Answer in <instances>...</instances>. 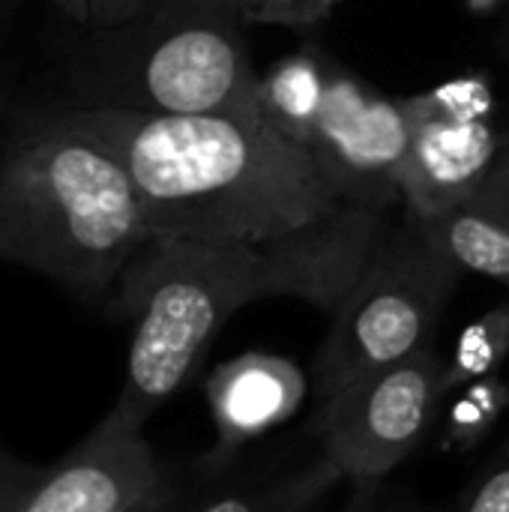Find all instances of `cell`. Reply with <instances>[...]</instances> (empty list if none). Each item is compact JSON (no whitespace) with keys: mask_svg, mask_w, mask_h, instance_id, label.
Listing matches in <instances>:
<instances>
[{"mask_svg":"<svg viewBox=\"0 0 509 512\" xmlns=\"http://www.w3.org/2000/svg\"><path fill=\"white\" fill-rule=\"evenodd\" d=\"M384 234V213L354 207L282 240H147L111 291L114 315L132 321L126 375L111 408L147 426L186 387L231 315L255 300L297 297L333 315Z\"/></svg>","mask_w":509,"mask_h":512,"instance_id":"6da1fadb","label":"cell"},{"mask_svg":"<svg viewBox=\"0 0 509 512\" xmlns=\"http://www.w3.org/2000/svg\"><path fill=\"white\" fill-rule=\"evenodd\" d=\"M57 111L123 162L153 237L261 243L354 210L306 144L258 120L72 102Z\"/></svg>","mask_w":509,"mask_h":512,"instance_id":"7a4b0ae2","label":"cell"},{"mask_svg":"<svg viewBox=\"0 0 509 512\" xmlns=\"http://www.w3.org/2000/svg\"><path fill=\"white\" fill-rule=\"evenodd\" d=\"M147 240L141 195L105 144L57 105L15 120L0 150V261L99 303Z\"/></svg>","mask_w":509,"mask_h":512,"instance_id":"3957f363","label":"cell"},{"mask_svg":"<svg viewBox=\"0 0 509 512\" xmlns=\"http://www.w3.org/2000/svg\"><path fill=\"white\" fill-rule=\"evenodd\" d=\"M243 21V0H153L120 24H87L66 102L264 123Z\"/></svg>","mask_w":509,"mask_h":512,"instance_id":"277c9868","label":"cell"},{"mask_svg":"<svg viewBox=\"0 0 509 512\" xmlns=\"http://www.w3.org/2000/svg\"><path fill=\"white\" fill-rule=\"evenodd\" d=\"M462 273L414 216L384 234L360 282L333 312L312 366L315 399L324 402L429 348Z\"/></svg>","mask_w":509,"mask_h":512,"instance_id":"5b68a950","label":"cell"},{"mask_svg":"<svg viewBox=\"0 0 509 512\" xmlns=\"http://www.w3.org/2000/svg\"><path fill=\"white\" fill-rule=\"evenodd\" d=\"M447 360L429 345L318 402L315 432L324 444L315 468L330 486L348 480L354 507H369L381 483L426 441L444 396Z\"/></svg>","mask_w":509,"mask_h":512,"instance_id":"8992f818","label":"cell"},{"mask_svg":"<svg viewBox=\"0 0 509 512\" xmlns=\"http://www.w3.org/2000/svg\"><path fill=\"white\" fill-rule=\"evenodd\" d=\"M414 123L411 99L384 96L351 72L330 66L309 150L348 204L387 213L402 201L399 174Z\"/></svg>","mask_w":509,"mask_h":512,"instance_id":"52a82bcc","label":"cell"},{"mask_svg":"<svg viewBox=\"0 0 509 512\" xmlns=\"http://www.w3.org/2000/svg\"><path fill=\"white\" fill-rule=\"evenodd\" d=\"M180 489L156 459L144 426L108 411L90 435L48 465L45 512H168Z\"/></svg>","mask_w":509,"mask_h":512,"instance_id":"ba28073f","label":"cell"},{"mask_svg":"<svg viewBox=\"0 0 509 512\" xmlns=\"http://www.w3.org/2000/svg\"><path fill=\"white\" fill-rule=\"evenodd\" d=\"M204 393L216 429L204 468L219 474L231 468L243 447L297 414L309 393V378L288 357L252 351L213 369Z\"/></svg>","mask_w":509,"mask_h":512,"instance_id":"9c48e42d","label":"cell"},{"mask_svg":"<svg viewBox=\"0 0 509 512\" xmlns=\"http://www.w3.org/2000/svg\"><path fill=\"white\" fill-rule=\"evenodd\" d=\"M414 114L417 123L402 162L399 189L408 213L417 222H432L477 189L495 165L504 141L489 120L459 123L423 114L417 108Z\"/></svg>","mask_w":509,"mask_h":512,"instance_id":"30bf717a","label":"cell"},{"mask_svg":"<svg viewBox=\"0 0 509 512\" xmlns=\"http://www.w3.org/2000/svg\"><path fill=\"white\" fill-rule=\"evenodd\" d=\"M420 225L465 273L509 288V141L471 195Z\"/></svg>","mask_w":509,"mask_h":512,"instance_id":"8fae6325","label":"cell"},{"mask_svg":"<svg viewBox=\"0 0 509 512\" xmlns=\"http://www.w3.org/2000/svg\"><path fill=\"white\" fill-rule=\"evenodd\" d=\"M327 84L330 66L312 45L279 57L258 81L261 120L279 135L309 147L327 96Z\"/></svg>","mask_w":509,"mask_h":512,"instance_id":"7c38bea8","label":"cell"},{"mask_svg":"<svg viewBox=\"0 0 509 512\" xmlns=\"http://www.w3.org/2000/svg\"><path fill=\"white\" fill-rule=\"evenodd\" d=\"M509 360V300L492 306L480 318H474L444 366V396L456 393L459 387L495 375Z\"/></svg>","mask_w":509,"mask_h":512,"instance_id":"4fadbf2b","label":"cell"},{"mask_svg":"<svg viewBox=\"0 0 509 512\" xmlns=\"http://www.w3.org/2000/svg\"><path fill=\"white\" fill-rule=\"evenodd\" d=\"M456 402L450 405L441 450L444 453H471L477 450L492 429L509 414V381L495 375L477 378L456 390Z\"/></svg>","mask_w":509,"mask_h":512,"instance_id":"5bb4252c","label":"cell"},{"mask_svg":"<svg viewBox=\"0 0 509 512\" xmlns=\"http://www.w3.org/2000/svg\"><path fill=\"white\" fill-rule=\"evenodd\" d=\"M414 108L432 117L444 120H459V123H477V120H492L495 111V93L486 75L471 72V75H456L447 78L444 84L411 96Z\"/></svg>","mask_w":509,"mask_h":512,"instance_id":"9a60e30c","label":"cell"},{"mask_svg":"<svg viewBox=\"0 0 509 512\" xmlns=\"http://www.w3.org/2000/svg\"><path fill=\"white\" fill-rule=\"evenodd\" d=\"M456 507L468 512H509V435L498 453L459 492Z\"/></svg>","mask_w":509,"mask_h":512,"instance_id":"2e32d148","label":"cell"},{"mask_svg":"<svg viewBox=\"0 0 509 512\" xmlns=\"http://www.w3.org/2000/svg\"><path fill=\"white\" fill-rule=\"evenodd\" d=\"M339 0H285V3H264L246 6V21L255 24H282V27H315L324 21Z\"/></svg>","mask_w":509,"mask_h":512,"instance_id":"e0dca14e","label":"cell"},{"mask_svg":"<svg viewBox=\"0 0 509 512\" xmlns=\"http://www.w3.org/2000/svg\"><path fill=\"white\" fill-rule=\"evenodd\" d=\"M153 0H87V12H90V27H108V24H120L132 15H138L141 9H147Z\"/></svg>","mask_w":509,"mask_h":512,"instance_id":"ac0fdd59","label":"cell"},{"mask_svg":"<svg viewBox=\"0 0 509 512\" xmlns=\"http://www.w3.org/2000/svg\"><path fill=\"white\" fill-rule=\"evenodd\" d=\"M51 6L57 9V12H63L72 24H78V27H87V21H90V12H87V0H51Z\"/></svg>","mask_w":509,"mask_h":512,"instance_id":"d6986e66","label":"cell"},{"mask_svg":"<svg viewBox=\"0 0 509 512\" xmlns=\"http://www.w3.org/2000/svg\"><path fill=\"white\" fill-rule=\"evenodd\" d=\"M507 0H465V6L474 12V15H495Z\"/></svg>","mask_w":509,"mask_h":512,"instance_id":"ffe728a7","label":"cell"},{"mask_svg":"<svg viewBox=\"0 0 509 512\" xmlns=\"http://www.w3.org/2000/svg\"><path fill=\"white\" fill-rule=\"evenodd\" d=\"M18 3H21V0H0V33H6V27L12 24Z\"/></svg>","mask_w":509,"mask_h":512,"instance_id":"44dd1931","label":"cell"},{"mask_svg":"<svg viewBox=\"0 0 509 512\" xmlns=\"http://www.w3.org/2000/svg\"><path fill=\"white\" fill-rule=\"evenodd\" d=\"M3 123H6V96L0 90V129H3Z\"/></svg>","mask_w":509,"mask_h":512,"instance_id":"7402d4cb","label":"cell"},{"mask_svg":"<svg viewBox=\"0 0 509 512\" xmlns=\"http://www.w3.org/2000/svg\"><path fill=\"white\" fill-rule=\"evenodd\" d=\"M264 3H285V0H243V6H264Z\"/></svg>","mask_w":509,"mask_h":512,"instance_id":"603a6c76","label":"cell"},{"mask_svg":"<svg viewBox=\"0 0 509 512\" xmlns=\"http://www.w3.org/2000/svg\"><path fill=\"white\" fill-rule=\"evenodd\" d=\"M0 453H3V450H0Z\"/></svg>","mask_w":509,"mask_h":512,"instance_id":"cb8c5ba5","label":"cell"}]
</instances>
